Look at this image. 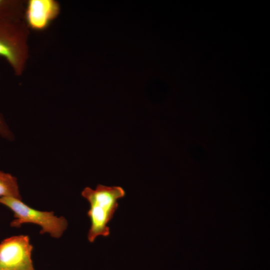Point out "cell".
Returning <instances> with one entry per match:
<instances>
[{"label": "cell", "mask_w": 270, "mask_h": 270, "mask_svg": "<svg viewBox=\"0 0 270 270\" xmlns=\"http://www.w3.org/2000/svg\"><path fill=\"white\" fill-rule=\"evenodd\" d=\"M60 5L56 0H28L24 2L22 20L30 30H46L58 17Z\"/></svg>", "instance_id": "5"}, {"label": "cell", "mask_w": 270, "mask_h": 270, "mask_svg": "<svg viewBox=\"0 0 270 270\" xmlns=\"http://www.w3.org/2000/svg\"><path fill=\"white\" fill-rule=\"evenodd\" d=\"M29 29L23 20L0 21V56L20 76L28 58Z\"/></svg>", "instance_id": "2"}, {"label": "cell", "mask_w": 270, "mask_h": 270, "mask_svg": "<svg viewBox=\"0 0 270 270\" xmlns=\"http://www.w3.org/2000/svg\"><path fill=\"white\" fill-rule=\"evenodd\" d=\"M0 270H10L0 267Z\"/></svg>", "instance_id": "9"}, {"label": "cell", "mask_w": 270, "mask_h": 270, "mask_svg": "<svg viewBox=\"0 0 270 270\" xmlns=\"http://www.w3.org/2000/svg\"><path fill=\"white\" fill-rule=\"evenodd\" d=\"M32 249L28 236L4 239L0 243V267L10 270H35L32 260Z\"/></svg>", "instance_id": "4"}, {"label": "cell", "mask_w": 270, "mask_h": 270, "mask_svg": "<svg viewBox=\"0 0 270 270\" xmlns=\"http://www.w3.org/2000/svg\"><path fill=\"white\" fill-rule=\"evenodd\" d=\"M0 136L9 140L14 139V134L9 128L3 116L0 113Z\"/></svg>", "instance_id": "8"}, {"label": "cell", "mask_w": 270, "mask_h": 270, "mask_svg": "<svg viewBox=\"0 0 270 270\" xmlns=\"http://www.w3.org/2000/svg\"><path fill=\"white\" fill-rule=\"evenodd\" d=\"M24 2L21 0H0V21L22 20Z\"/></svg>", "instance_id": "6"}, {"label": "cell", "mask_w": 270, "mask_h": 270, "mask_svg": "<svg viewBox=\"0 0 270 270\" xmlns=\"http://www.w3.org/2000/svg\"><path fill=\"white\" fill-rule=\"evenodd\" d=\"M2 197L22 200L16 178L0 170V198Z\"/></svg>", "instance_id": "7"}, {"label": "cell", "mask_w": 270, "mask_h": 270, "mask_svg": "<svg viewBox=\"0 0 270 270\" xmlns=\"http://www.w3.org/2000/svg\"><path fill=\"white\" fill-rule=\"evenodd\" d=\"M126 192L120 186H108L98 184L95 190L86 187L82 196L90 203L88 215L90 227L88 234L90 242H92L98 236H108V224L112 218L118 207V200L124 196Z\"/></svg>", "instance_id": "1"}, {"label": "cell", "mask_w": 270, "mask_h": 270, "mask_svg": "<svg viewBox=\"0 0 270 270\" xmlns=\"http://www.w3.org/2000/svg\"><path fill=\"white\" fill-rule=\"evenodd\" d=\"M0 204L14 212V219L10 224L12 227L20 228L25 223L36 224L42 228L40 234L48 233L55 238H60L67 228L68 222L64 216L58 217L54 215V212H43L32 208L20 199L0 198Z\"/></svg>", "instance_id": "3"}]
</instances>
